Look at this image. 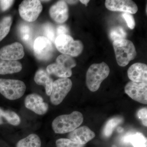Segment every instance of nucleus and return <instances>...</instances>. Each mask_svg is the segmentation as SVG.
Segmentation results:
<instances>
[{
  "label": "nucleus",
  "mask_w": 147,
  "mask_h": 147,
  "mask_svg": "<svg viewBox=\"0 0 147 147\" xmlns=\"http://www.w3.org/2000/svg\"><path fill=\"white\" fill-rule=\"evenodd\" d=\"M26 89L25 83L20 80L0 79V93L9 100L20 98Z\"/></svg>",
  "instance_id": "5"
},
{
  "label": "nucleus",
  "mask_w": 147,
  "mask_h": 147,
  "mask_svg": "<svg viewBox=\"0 0 147 147\" xmlns=\"http://www.w3.org/2000/svg\"><path fill=\"white\" fill-rule=\"evenodd\" d=\"M51 18L58 24H63L69 17L68 6L65 1H60L51 7L49 10Z\"/></svg>",
  "instance_id": "13"
},
{
  "label": "nucleus",
  "mask_w": 147,
  "mask_h": 147,
  "mask_svg": "<svg viewBox=\"0 0 147 147\" xmlns=\"http://www.w3.org/2000/svg\"><path fill=\"white\" fill-rule=\"evenodd\" d=\"M12 23V18L10 16H5L0 21V42L8 34Z\"/></svg>",
  "instance_id": "22"
},
{
  "label": "nucleus",
  "mask_w": 147,
  "mask_h": 147,
  "mask_svg": "<svg viewBox=\"0 0 147 147\" xmlns=\"http://www.w3.org/2000/svg\"><path fill=\"white\" fill-rule=\"evenodd\" d=\"M95 137L93 131L87 126H83L69 132L68 135V139L79 144L85 145Z\"/></svg>",
  "instance_id": "14"
},
{
  "label": "nucleus",
  "mask_w": 147,
  "mask_h": 147,
  "mask_svg": "<svg viewBox=\"0 0 147 147\" xmlns=\"http://www.w3.org/2000/svg\"><path fill=\"white\" fill-rule=\"evenodd\" d=\"M22 66L18 61L4 60L0 59V74H12L22 70Z\"/></svg>",
  "instance_id": "18"
},
{
  "label": "nucleus",
  "mask_w": 147,
  "mask_h": 147,
  "mask_svg": "<svg viewBox=\"0 0 147 147\" xmlns=\"http://www.w3.org/2000/svg\"><path fill=\"white\" fill-rule=\"evenodd\" d=\"M46 71L49 75L53 74L61 78H67L72 75L71 69L61 63L51 64L47 67Z\"/></svg>",
  "instance_id": "17"
},
{
  "label": "nucleus",
  "mask_w": 147,
  "mask_h": 147,
  "mask_svg": "<svg viewBox=\"0 0 147 147\" xmlns=\"http://www.w3.org/2000/svg\"><path fill=\"white\" fill-rule=\"evenodd\" d=\"M14 2L10 0H0V9L2 11H5L10 8Z\"/></svg>",
  "instance_id": "31"
},
{
  "label": "nucleus",
  "mask_w": 147,
  "mask_h": 147,
  "mask_svg": "<svg viewBox=\"0 0 147 147\" xmlns=\"http://www.w3.org/2000/svg\"><path fill=\"white\" fill-rule=\"evenodd\" d=\"M43 31L45 37L50 40L52 42H54L56 39L55 28L50 23H46L43 27Z\"/></svg>",
  "instance_id": "27"
},
{
  "label": "nucleus",
  "mask_w": 147,
  "mask_h": 147,
  "mask_svg": "<svg viewBox=\"0 0 147 147\" xmlns=\"http://www.w3.org/2000/svg\"><path fill=\"white\" fill-rule=\"evenodd\" d=\"M122 16L126 21L129 28L131 30L134 29L135 26V22L133 16L128 13H123Z\"/></svg>",
  "instance_id": "29"
},
{
  "label": "nucleus",
  "mask_w": 147,
  "mask_h": 147,
  "mask_svg": "<svg viewBox=\"0 0 147 147\" xmlns=\"http://www.w3.org/2000/svg\"><path fill=\"white\" fill-rule=\"evenodd\" d=\"M71 80L68 78H60L53 82L50 95V101L53 105L61 103L72 88Z\"/></svg>",
  "instance_id": "7"
},
{
  "label": "nucleus",
  "mask_w": 147,
  "mask_h": 147,
  "mask_svg": "<svg viewBox=\"0 0 147 147\" xmlns=\"http://www.w3.org/2000/svg\"><path fill=\"white\" fill-rule=\"evenodd\" d=\"M25 55L24 48L21 43L14 42L0 49V59L4 60L16 61Z\"/></svg>",
  "instance_id": "10"
},
{
  "label": "nucleus",
  "mask_w": 147,
  "mask_h": 147,
  "mask_svg": "<svg viewBox=\"0 0 147 147\" xmlns=\"http://www.w3.org/2000/svg\"><path fill=\"white\" fill-rule=\"evenodd\" d=\"M57 147H84V145L79 144L71 141L68 139H60L56 142Z\"/></svg>",
  "instance_id": "28"
},
{
  "label": "nucleus",
  "mask_w": 147,
  "mask_h": 147,
  "mask_svg": "<svg viewBox=\"0 0 147 147\" xmlns=\"http://www.w3.org/2000/svg\"><path fill=\"white\" fill-rule=\"evenodd\" d=\"M123 141L126 143H131L134 147H147L146 138L140 132L125 136Z\"/></svg>",
  "instance_id": "19"
},
{
  "label": "nucleus",
  "mask_w": 147,
  "mask_h": 147,
  "mask_svg": "<svg viewBox=\"0 0 147 147\" xmlns=\"http://www.w3.org/2000/svg\"><path fill=\"white\" fill-rule=\"evenodd\" d=\"M125 92L133 100L144 104L147 103V83L129 82L125 87Z\"/></svg>",
  "instance_id": "9"
},
{
  "label": "nucleus",
  "mask_w": 147,
  "mask_h": 147,
  "mask_svg": "<svg viewBox=\"0 0 147 147\" xmlns=\"http://www.w3.org/2000/svg\"><path fill=\"white\" fill-rule=\"evenodd\" d=\"M68 32L69 29L65 25H59L57 28V36L61 35L67 34Z\"/></svg>",
  "instance_id": "32"
},
{
  "label": "nucleus",
  "mask_w": 147,
  "mask_h": 147,
  "mask_svg": "<svg viewBox=\"0 0 147 147\" xmlns=\"http://www.w3.org/2000/svg\"><path fill=\"white\" fill-rule=\"evenodd\" d=\"M80 1L83 4L85 5L86 6L87 5L88 3L89 2V0H80Z\"/></svg>",
  "instance_id": "34"
},
{
  "label": "nucleus",
  "mask_w": 147,
  "mask_h": 147,
  "mask_svg": "<svg viewBox=\"0 0 147 147\" xmlns=\"http://www.w3.org/2000/svg\"><path fill=\"white\" fill-rule=\"evenodd\" d=\"M56 62L63 63L71 69L76 65V61L72 57L64 54L58 56L56 59Z\"/></svg>",
  "instance_id": "26"
},
{
  "label": "nucleus",
  "mask_w": 147,
  "mask_h": 147,
  "mask_svg": "<svg viewBox=\"0 0 147 147\" xmlns=\"http://www.w3.org/2000/svg\"><path fill=\"white\" fill-rule=\"evenodd\" d=\"M84 121V116L78 111H74L69 115L59 116L53 120L52 128L57 134L71 132L80 126Z\"/></svg>",
  "instance_id": "1"
},
{
  "label": "nucleus",
  "mask_w": 147,
  "mask_h": 147,
  "mask_svg": "<svg viewBox=\"0 0 147 147\" xmlns=\"http://www.w3.org/2000/svg\"><path fill=\"white\" fill-rule=\"evenodd\" d=\"M18 31L21 38L23 41L27 44H31L32 39L33 33L30 26L28 24H21L18 28Z\"/></svg>",
  "instance_id": "23"
},
{
  "label": "nucleus",
  "mask_w": 147,
  "mask_h": 147,
  "mask_svg": "<svg viewBox=\"0 0 147 147\" xmlns=\"http://www.w3.org/2000/svg\"><path fill=\"white\" fill-rule=\"evenodd\" d=\"M78 1H65L66 2L68 3L71 4H73L76 3L78 2Z\"/></svg>",
  "instance_id": "35"
},
{
  "label": "nucleus",
  "mask_w": 147,
  "mask_h": 147,
  "mask_svg": "<svg viewBox=\"0 0 147 147\" xmlns=\"http://www.w3.org/2000/svg\"><path fill=\"white\" fill-rule=\"evenodd\" d=\"M55 43L59 52L71 57L79 56L84 49V45L82 41L74 40L68 34L61 35L57 36Z\"/></svg>",
  "instance_id": "4"
},
{
  "label": "nucleus",
  "mask_w": 147,
  "mask_h": 147,
  "mask_svg": "<svg viewBox=\"0 0 147 147\" xmlns=\"http://www.w3.org/2000/svg\"><path fill=\"white\" fill-rule=\"evenodd\" d=\"M127 75L131 82L147 83V65L141 63L133 64L128 68Z\"/></svg>",
  "instance_id": "15"
},
{
  "label": "nucleus",
  "mask_w": 147,
  "mask_h": 147,
  "mask_svg": "<svg viewBox=\"0 0 147 147\" xmlns=\"http://www.w3.org/2000/svg\"><path fill=\"white\" fill-rule=\"evenodd\" d=\"M113 46L116 60L120 66L125 67L127 65L137 56L135 46L133 42L129 40H115L113 41Z\"/></svg>",
  "instance_id": "3"
},
{
  "label": "nucleus",
  "mask_w": 147,
  "mask_h": 147,
  "mask_svg": "<svg viewBox=\"0 0 147 147\" xmlns=\"http://www.w3.org/2000/svg\"><path fill=\"white\" fill-rule=\"evenodd\" d=\"M126 32L121 27L118 26L111 29L110 32V38L113 41L125 39Z\"/></svg>",
  "instance_id": "25"
},
{
  "label": "nucleus",
  "mask_w": 147,
  "mask_h": 147,
  "mask_svg": "<svg viewBox=\"0 0 147 147\" xmlns=\"http://www.w3.org/2000/svg\"><path fill=\"white\" fill-rule=\"evenodd\" d=\"M33 50L37 59L40 60H47L53 55V42L45 36L38 37L34 42Z\"/></svg>",
  "instance_id": "8"
},
{
  "label": "nucleus",
  "mask_w": 147,
  "mask_h": 147,
  "mask_svg": "<svg viewBox=\"0 0 147 147\" xmlns=\"http://www.w3.org/2000/svg\"><path fill=\"white\" fill-rule=\"evenodd\" d=\"M34 80L38 85L44 86L46 94L50 96L54 82L47 71L42 69H38L35 74Z\"/></svg>",
  "instance_id": "16"
},
{
  "label": "nucleus",
  "mask_w": 147,
  "mask_h": 147,
  "mask_svg": "<svg viewBox=\"0 0 147 147\" xmlns=\"http://www.w3.org/2000/svg\"><path fill=\"white\" fill-rule=\"evenodd\" d=\"M123 121L122 118L119 117L113 118L108 120L103 129L102 134L106 137H110L113 134L115 127L121 123Z\"/></svg>",
  "instance_id": "21"
},
{
  "label": "nucleus",
  "mask_w": 147,
  "mask_h": 147,
  "mask_svg": "<svg viewBox=\"0 0 147 147\" xmlns=\"http://www.w3.org/2000/svg\"><path fill=\"white\" fill-rule=\"evenodd\" d=\"M2 117L5 118L9 123L14 126L18 125L21 123V119L19 116L13 111L3 110Z\"/></svg>",
  "instance_id": "24"
},
{
  "label": "nucleus",
  "mask_w": 147,
  "mask_h": 147,
  "mask_svg": "<svg viewBox=\"0 0 147 147\" xmlns=\"http://www.w3.org/2000/svg\"><path fill=\"white\" fill-rule=\"evenodd\" d=\"M42 9L40 1L25 0L19 5L18 11L21 18L29 22L35 21Z\"/></svg>",
  "instance_id": "6"
},
{
  "label": "nucleus",
  "mask_w": 147,
  "mask_h": 147,
  "mask_svg": "<svg viewBox=\"0 0 147 147\" xmlns=\"http://www.w3.org/2000/svg\"><path fill=\"white\" fill-rule=\"evenodd\" d=\"M105 6L109 10L121 11L134 14L138 11V7L131 0H106Z\"/></svg>",
  "instance_id": "11"
},
{
  "label": "nucleus",
  "mask_w": 147,
  "mask_h": 147,
  "mask_svg": "<svg viewBox=\"0 0 147 147\" xmlns=\"http://www.w3.org/2000/svg\"><path fill=\"white\" fill-rule=\"evenodd\" d=\"M110 72L109 66L104 62L91 65L86 75V83L88 89L92 92L98 90L101 83L107 78Z\"/></svg>",
  "instance_id": "2"
},
{
  "label": "nucleus",
  "mask_w": 147,
  "mask_h": 147,
  "mask_svg": "<svg viewBox=\"0 0 147 147\" xmlns=\"http://www.w3.org/2000/svg\"><path fill=\"white\" fill-rule=\"evenodd\" d=\"M3 111V110L0 108V125L3 123V121L2 119Z\"/></svg>",
  "instance_id": "33"
},
{
  "label": "nucleus",
  "mask_w": 147,
  "mask_h": 147,
  "mask_svg": "<svg viewBox=\"0 0 147 147\" xmlns=\"http://www.w3.org/2000/svg\"><path fill=\"white\" fill-rule=\"evenodd\" d=\"M137 117L142 121V123L145 126L147 125V108H142L138 111Z\"/></svg>",
  "instance_id": "30"
},
{
  "label": "nucleus",
  "mask_w": 147,
  "mask_h": 147,
  "mask_svg": "<svg viewBox=\"0 0 147 147\" xmlns=\"http://www.w3.org/2000/svg\"><path fill=\"white\" fill-rule=\"evenodd\" d=\"M41 141L36 134H32L17 143L16 147H40Z\"/></svg>",
  "instance_id": "20"
},
{
  "label": "nucleus",
  "mask_w": 147,
  "mask_h": 147,
  "mask_svg": "<svg viewBox=\"0 0 147 147\" xmlns=\"http://www.w3.org/2000/svg\"><path fill=\"white\" fill-rule=\"evenodd\" d=\"M26 108L39 115H43L47 113L48 105L43 101V98L36 94L28 95L25 100Z\"/></svg>",
  "instance_id": "12"
}]
</instances>
